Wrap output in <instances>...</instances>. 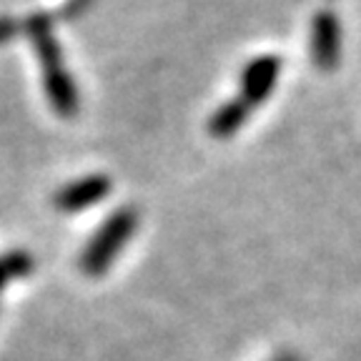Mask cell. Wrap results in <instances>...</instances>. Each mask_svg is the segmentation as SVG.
Segmentation results:
<instances>
[{"mask_svg": "<svg viewBox=\"0 0 361 361\" xmlns=\"http://www.w3.org/2000/svg\"><path fill=\"white\" fill-rule=\"evenodd\" d=\"M25 33L30 35L35 53H38L40 71H43V85L48 93L53 111L61 116H73L78 111V88L63 63V51L53 35V23L48 16H33L25 23Z\"/></svg>", "mask_w": 361, "mask_h": 361, "instance_id": "6da1fadb", "label": "cell"}, {"mask_svg": "<svg viewBox=\"0 0 361 361\" xmlns=\"http://www.w3.org/2000/svg\"><path fill=\"white\" fill-rule=\"evenodd\" d=\"M135 221L138 219H135L133 209H121L98 228L96 236L90 238L83 256H80V269H83L88 276H101L103 271L113 264L116 254L126 246V241H128L130 233H133Z\"/></svg>", "mask_w": 361, "mask_h": 361, "instance_id": "7a4b0ae2", "label": "cell"}, {"mask_svg": "<svg viewBox=\"0 0 361 361\" xmlns=\"http://www.w3.org/2000/svg\"><path fill=\"white\" fill-rule=\"evenodd\" d=\"M279 73H281V61L276 56H261L254 58L243 68L241 73V101L251 111L271 96V90L276 88Z\"/></svg>", "mask_w": 361, "mask_h": 361, "instance_id": "3957f363", "label": "cell"}, {"mask_svg": "<svg viewBox=\"0 0 361 361\" xmlns=\"http://www.w3.org/2000/svg\"><path fill=\"white\" fill-rule=\"evenodd\" d=\"M311 58L316 68L334 71L341 58V25L331 11L316 13L311 25Z\"/></svg>", "mask_w": 361, "mask_h": 361, "instance_id": "277c9868", "label": "cell"}, {"mask_svg": "<svg viewBox=\"0 0 361 361\" xmlns=\"http://www.w3.org/2000/svg\"><path fill=\"white\" fill-rule=\"evenodd\" d=\"M108 193H111V178L108 176H88V178L68 183L66 188L56 193V209L66 211V214H78V211L96 206Z\"/></svg>", "mask_w": 361, "mask_h": 361, "instance_id": "5b68a950", "label": "cell"}, {"mask_svg": "<svg viewBox=\"0 0 361 361\" xmlns=\"http://www.w3.org/2000/svg\"><path fill=\"white\" fill-rule=\"evenodd\" d=\"M248 113H251V108H248L241 98H233V101H228L226 106H221L219 111L211 116V123H209L211 135H216V138L233 135L243 123H246Z\"/></svg>", "mask_w": 361, "mask_h": 361, "instance_id": "8992f818", "label": "cell"}, {"mask_svg": "<svg viewBox=\"0 0 361 361\" xmlns=\"http://www.w3.org/2000/svg\"><path fill=\"white\" fill-rule=\"evenodd\" d=\"M30 269H33V259H30L25 251H13V254L3 256V259H0V291L6 288V283L11 281V279L30 274Z\"/></svg>", "mask_w": 361, "mask_h": 361, "instance_id": "52a82bcc", "label": "cell"}, {"mask_svg": "<svg viewBox=\"0 0 361 361\" xmlns=\"http://www.w3.org/2000/svg\"><path fill=\"white\" fill-rule=\"evenodd\" d=\"M90 3H93V0H68L66 8H63V13H66V16H80Z\"/></svg>", "mask_w": 361, "mask_h": 361, "instance_id": "ba28073f", "label": "cell"}, {"mask_svg": "<svg viewBox=\"0 0 361 361\" xmlns=\"http://www.w3.org/2000/svg\"><path fill=\"white\" fill-rule=\"evenodd\" d=\"M18 25L13 20H8V18H3L0 20V43H6V40H11L13 35H16Z\"/></svg>", "mask_w": 361, "mask_h": 361, "instance_id": "9c48e42d", "label": "cell"}, {"mask_svg": "<svg viewBox=\"0 0 361 361\" xmlns=\"http://www.w3.org/2000/svg\"><path fill=\"white\" fill-rule=\"evenodd\" d=\"M274 361H299L296 356H279V359H274Z\"/></svg>", "mask_w": 361, "mask_h": 361, "instance_id": "30bf717a", "label": "cell"}]
</instances>
